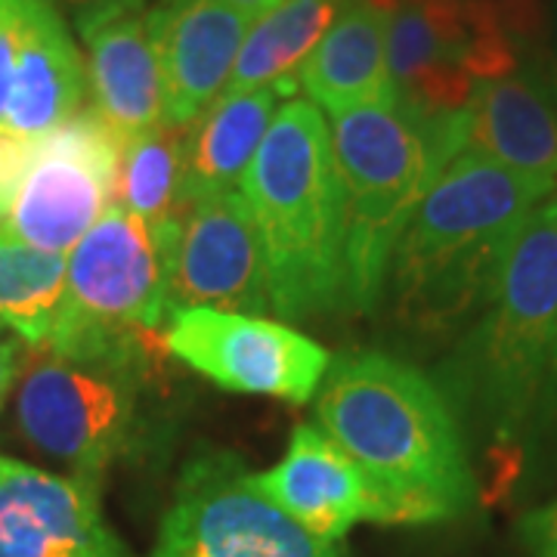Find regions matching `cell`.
<instances>
[{"instance_id": "6da1fadb", "label": "cell", "mask_w": 557, "mask_h": 557, "mask_svg": "<svg viewBox=\"0 0 557 557\" xmlns=\"http://www.w3.org/2000/svg\"><path fill=\"white\" fill-rule=\"evenodd\" d=\"M317 418L375 486L387 527L446 523L478 502L465 431L416 366L379 350L338 354L319 384Z\"/></svg>"}, {"instance_id": "7a4b0ae2", "label": "cell", "mask_w": 557, "mask_h": 557, "mask_svg": "<svg viewBox=\"0 0 557 557\" xmlns=\"http://www.w3.org/2000/svg\"><path fill=\"white\" fill-rule=\"evenodd\" d=\"M552 189L480 152H458L391 255L381 300L399 332L424 341L465 332L493 295L523 220Z\"/></svg>"}, {"instance_id": "3957f363", "label": "cell", "mask_w": 557, "mask_h": 557, "mask_svg": "<svg viewBox=\"0 0 557 557\" xmlns=\"http://www.w3.org/2000/svg\"><path fill=\"white\" fill-rule=\"evenodd\" d=\"M557 357V189L523 220L480 317L440 359L434 381L461 431L505 449L523 437Z\"/></svg>"}, {"instance_id": "277c9868", "label": "cell", "mask_w": 557, "mask_h": 557, "mask_svg": "<svg viewBox=\"0 0 557 557\" xmlns=\"http://www.w3.org/2000/svg\"><path fill=\"white\" fill-rule=\"evenodd\" d=\"M242 196L263 245L273 313L300 322L341 307L347 285L344 186L319 106H278L242 177Z\"/></svg>"}, {"instance_id": "5b68a950", "label": "cell", "mask_w": 557, "mask_h": 557, "mask_svg": "<svg viewBox=\"0 0 557 557\" xmlns=\"http://www.w3.org/2000/svg\"><path fill=\"white\" fill-rule=\"evenodd\" d=\"M347 218V285L354 313H375L384 298L391 255L421 196L468 149L471 115H424L397 100L332 115Z\"/></svg>"}, {"instance_id": "8992f818", "label": "cell", "mask_w": 557, "mask_h": 557, "mask_svg": "<svg viewBox=\"0 0 557 557\" xmlns=\"http://www.w3.org/2000/svg\"><path fill=\"white\" fill-rule=\"evenodd\" d=\"M161 335L109 354L35 350L16 384V424L38 453L102 490L112 465L152 446V375Z\"/></svg>"}, {"instance_id": "52a82bcc", "label": "cell", "mask_w": 557, "mask_h": 557, "mask_svg": "<svg viewBox=\"0 0 557 557\" xmlns=\"http://www.w3.org/2000/svg\"><path fill=\"white\" fill-rule=\"evenodd\" d=\"M174 236L177 220L149 226L127 208L109 205L69 251L60 319L40 350L90 357L161 335Z\"/></svg>"}, {"instance_id": "ba28073f", "label": "cell", "mask_w": 557, "mask_h": 557, "mask_svg": "<svg viewBox=\"0 0 557 557\" xmlns=\"http://www.w3.org/2000/svg\"><path fill=\"white\" fill-rule=\"evenodd\" d=\"M152 557H344L288 518L230 449H199L180 471Z\"/></svg>"}, {"instance_id": "9c48e42d", "label": "cell", "mask_w": 557, "mask_h": 557, "mask_svg": "<svg viewBox=\"0 0 557 557\" xmlns=\"http://www.w3.org/2000/svg\"><path fill=\"white\" fill-rule=\"evenodd\" d=\"M124 139L94 106L40 134L32 168L10 205L3 230L25 245L65 255L115 205Z\"/></svg>"}, {"instance_id": "30bf717a", "label": "cell", "mask_w": 557, "mask_h": 557, "mask_svg": "<svg viewBox=\"0 0 557 557\" xmlns=\"http://www.w3.org/2000/svg\"><path fill=\"white\" fill-rule=\"evenodd\" d=\"M164 350L230 394L310 403L332 354L285 322L220 310H180L164 325Z\"/></svg>"}, {"instance_id": "8fae6325", "label": "cell", "mask_w": 557, "mask_h": 557, "mask_svg": "<svg viewBox=\"0 0 557 557\" xmlns=\"http://www.w3.org/2000/svg\"><path fill=\"white\" fill-rule=\"evenodd\" d=\"M180 310L267 317L270 282L258 226L236 189L189 201L177 218L168 319Z\"/></svg>"}, {"instance_id": "7c38bea8", "label": "cell", "mask_w": 557, "mask_h": 557, "mask_svg": "<svg viewBox=\"0 0 557 557\" xmlns=\"http://www.w3.org/2000/svg\"><path fill=\"white\" fill-rule=\"evenodd\" d=\"M87 97V69L60 0H0V127L40 137Z\"/></svg>"}, {"instance_id": "4fadbf2b", "label": "cell", "mask_w": 557, "mask_h": 557, "mask_svg": "<svg viewBox=\"0 0 557 557\" xmlns=\"http://www.w3.org/2000/svg\"><path fill=\"white\" fill-rule=\"evenodd\" d=\"M0 557H137L106 523L100 486L0 456Z\"/></svg>"}, {"instance_id": "5bb4252c", "label": "cell", "mask_w": 557, "mask_h": 557, "mask_svg": "<svg viewBox=\"0 0 557 557\" xmlns=\"http://www.w3.org/2000/svg\"><path fill=\"white\" fill-rule=\"evenodd\" d=\"M248 25L223 0H156L146 10L164 90V124L186 127L226 94Z\"/></svg>"}, {"instance_id": "9a60e30c", "label": "cell", "mask_w": 557, "mask_h": 557, "mask_svg": "<svg viewBox=\"0 0 557 557\" xmlns=\"http://www.w3.org/2000/svg\"><path fill=\"white\" fill-rule=\"evenodd\" d=\"M251 480L276 508L325 542H341L362 520L387 523L375 486L317 424H298L285 458Z\"/></svg>"}, {"instance_id": "2e32d148", "label": "cell", "mask_w": 557, "mask_h": 557, "mask_svg": "<svg viewBox=\"0 0 557 557\" xmlns=\"http://www.w3.org/2000/svg\"><path fill=\"white\" fill-rule=\"evenodd\" d=\"M468 115L471 152L557 186V94L539 65L480 81Z\"/></svg>"}, {"instance_id": "e0dca14e", "label": "cell", "mask_w": 557, "mask_h": 557, "mask_svg": "<svg viewBox=\"0 0 557 557\" xmlns=\"http://www.w3.org/2000/svg\"><path fill=\"white\" fill-rule=\"evenodd\" d=\"M84 40L87 97L124 143L164 124V90L146 7L109 13L75 28Z\"/></svg>"}, {"instance_id": "ac0fdd59", "label": "cell", "mask_w": 557, "mask_h": 557, "mask_svg": "<svg viewBox=\"0 0 557 557\" xmlns=\"http://www.w3.org/2000/svg\"><path fill=\"white\" fill-rule=\"evenodd\" d=\"M298 87L329 115L394 100L387 75V16L366 0H344L317 50L300 65Z\"/></svg>"}, {"instance_id": "d6986e66", "label": "cell", "mask_w": 557, "mask_h": 557, "mask_svg": "<svg viewBox=\"0 0 557 557\" xmlns=\"http://www.w3.org/2000/svg\"><path fill=\"white\" fill-rule=\"evenodd\" d=\"M298 90V81H278L242 94H223L186 127L183 208L189 201L233 189L276 119L278 106ZM180 208V214H183Z\"/></svg>"}, {"instance_id": "ffe728a7", "label": "cell", "mask_w": 557, "mask_h": 557, "mask_svg": "<svg viewBox=\"0 0 557 557\" xmlns=\"http://www.w3.org/2000/svg\"><path fill=\"white\" fill-rule=\"evenodd\" d=\"M344 0H278L248 25L226 94L298 81L300 65L317 50Z\"/></svg>"}, {"instance_id": "44dd1931", "label": "cell", "mask_w": 557, "mask_h": 557, "mask_svg": "<svg viewBox=\"0 0 557 557\" xmlns=\"http://www.w3.org/2000/svg\"><path fill=\"white\" fill-rule=\"evenodd\" d=\"M65 255L25 245L0 226V325L28 350H40L60 319L65 298Z\"/></svg>"}, {"instance_id": "7402d4cb", "label": "cell", "mask_w": 557, "mask_h": 557, "mask_svg": "<svg viewBox=\"0 0 557 557\" xmlns=\"http://www.w3.org/2000/svg\"><path fill=\"white\" fill-rule=\"evenodd\" d=\"M186 127L159 124L156 131L124 143L115 177V205L143 218L149 226H161L180 218Z\"/></svg>"}, {"instance_id": "603a6c76", "label": "cell", "mask_w": 557, "mask_h": 557, "mask_svg": "<svg viewBox=\"0 0 557 557\" xmlns=\"http://www.w3.org/2000/svg\"><path fill=\"white\" fill-rule=\"evenodd\" d=\"M38 137H20L7 127H0V223L7 218L10 205L20 193L22 180L32 168Z\"/></svg>"}, {"instance_id": "cb8c5ba5", "label": "cell", "mask_w": 557, "mask_h": 557, "mask_svg": "<svg viewBox=\"0 0 557 557\" xmlns=\"http://www.w3.org/2000/svg\"><path fill=\"white\" fill-rule=\"evenodd\" d=\"M520 539L530 557H557V498L520 520Z\"/></svg>"}, {"instance_id": "d4e9b609", "label": "cell", "mask_w": 557, "mask_h": 557, "mask_svg": "<svg viewBox=\"0 0 557 557\" xmlns=\"http://www.w3.org/2000/svg\"><path fill=\"white\" fill-rule=\"evenodd\" d=\"M60 7L69 13L72 28H81V25H90V22L109 16V13L146 7V0H60Z\"/></svg>"}, {"instance_id": "484cf974", "label": "cell", "mask_w": 557, "mask_h": 557, "mask_svg": "<svg viewBox=\"0 0 557 557\" xmlns=\"http://www.w3.org/2000/svg\"><path fill=\"white\" fill-rule=\"evenodd\" d=\"M22 369V341L7 329L0 325V406L10 394V387L16 384Z\"/></svg>"}, {"instance_id": "4316f807", "label": "cell", "mask_w": 557, "mask_h": 557, "mask_svg": "<svg viewBox=\"0 0 557 557\" xmlns=\"http://www.w3.org/2000/svg\"><path fill=\"white\" fill-rule=\"evenodd\" d=\"M545 75L557 94V0H548V40H545Z\"/></svg>"}, {"instance_id": "83f0119b", "label": "cell", "mask_w": 557, "mask_h": 557, "mask_svg": "<svg viewBox=\"0 0 557 557\" xmlns=\"http://www.w3.org/2000/svg\"><path fill=\"white\" fill-rule=\"evenodd\" d=\"M223 3H230V7H233L236 13H242L245 20L255 22V20H260L267 10H273L278 0H223Z\"/></svg>"}, {"instance_id": "f1b7e54d", "label": "cell", "mask_w": 557, "mask_h": 557, "mask_svg": "<svg viewBox=\"0 0 557 557\" xmlns=\"http://www.w3.org/2000/svg\"><path fill=\"white\" fill-rule=\"evenodd\" d=\"M555 379H557V357H555Z\"/></svg>"}]
</instances>
